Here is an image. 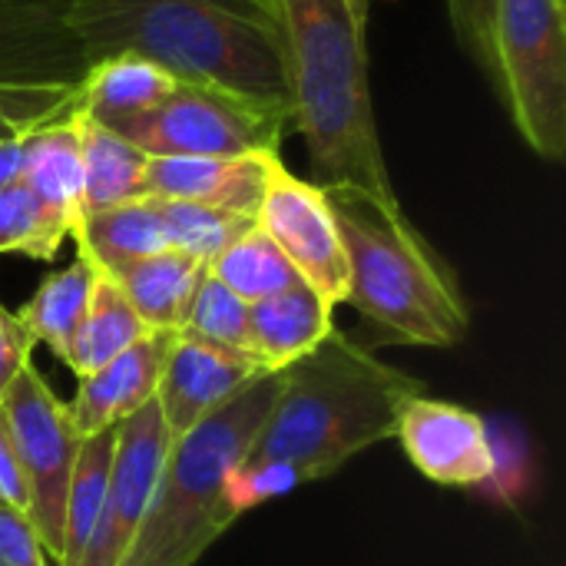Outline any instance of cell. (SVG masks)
<instances>
[{"instance_id":"obj_1","label":"cell","mask_w":566,"mask_h":566,"mask_svg":"<svg viewBox=\"0 0 566 566\" xmlns=\"http://www.w3.org/2000/svg\"><path fill=\"white\" fill-rule=\"evenodd\" d=\"M368 3L272 0L292 126L305 139L312 182L398 199L368 83Z\"/></svg>"},{"instance_id":"obj_2","label":"cell","mask_w":566,"mask_h":566,"mask_svg":"<svg viewBox=\"0 0 566 566\" xmlns=\"http://www.w3.org/2000/svg\"><path fill=\"white\" fill-rule=\"evenodd\" d=\"M63 23L86 63L133 53L176 80L289 109L272 0H66Z\"/></svg>"},{"instance_id":"obj_3","label":"cell","mask_w":566,"mask_h":566,"mask_svg":"<svg viewBox=\"0 0 566 566\" xmlns=\"http://www.w3.org/2000/svg\"><path fill=\"white\" fill-rule=\"evenodd\" d=\"M421 381L378 361L345 332L282 368L279 398L239 464H285L302 484L322 481L355 454L391 441Z\"/></svg>"},{"instance_id":"obj_4","label":"cell","mask_w":566,"mask_h":566,"mask_svg":"<svg viewBox=\"0 0 566 566\" xmlns=\"http://www.w3.org/2000/svg\"><path fill=\"white\" fill-rule=\"evenodd\" d=\"M345 259V302L388 345L451 348L471 328V308L451 265L415 229L398 199L325 189Z\"/></svg>"},{"instance_id":"obj_5","label":"cell","mask_w":566,"mask_h":566,"mask_svg":"<svg viewBox=\"0 0 566 566\" xmlns=\"http://www.w3.org/2000/svg\"><path fill=\"white\" fill-rule=\"evenodd\" d=\"M282 388V371L262 375L249 391L172 441L153 501L119 566H196L239 517L226 481L262 431Z\"/></svg>"},{"instance_id":"obj_6","label":"cell","mask_w":566,"mask_h":566,"mask_svg":"<svg viewBox=\"0 0 566 566\" xmlns=\"http://www.w3.org/2000/svg\"><path fill=\"white\" fill-rule=\"evenodd\" d=\"M494 90L521 139L547 163L566 153L564 0H497Z\"/></svg>"},{"instance_id":"obj_7","label":"cell","mask_w":566,"mask_h":566,"mask_svg":"<svg viewBox=\"0 0 566 566\" xmlns=\"http://www.w3.org/2000/svg\"><path fill=\"white\" fill-rule=\"evenodd\" d=\"M289 126L292 116L282 106L222 86L179 80L156 109L113 133L126 136L146 156H279Z\"/></svg>"},{"instance_id":"obj_8","label":"cell","mask_w":566,"mask_h":566,"mask_svg":"<svg viewBox=\"0 0 566 566\" xmlns=\"http://www.w3.org/2000/svg\"><path fill=\"white\" fill-rule=\"evenodd\" d=\"M0 411L7 418L30 484V524L36 527L46 557L60 564L63 511L83 438L73 428L66 405L50 391L46 378L33 361L20 371V378L0 401Z\"/></svg>"},{"instance_id":"obj_9","label":"cell","mask_w":566,"mask_h":566,"mask_svg":"<svg viewBox=\"0 0 566 566\" xmlns=\"http://www.w3.org/2000/svg\"><path fill=\"white\" fill-rule=\"evenodd\" d=\"M255 226L282 249L302 282H308L328 305L348 295V259L332 202L322 186L295 176L282 159L275 163Z\"/></svg>"},{"instance_id":"obj_10","label":"cell","mask_w":566,"mask_h":566,"mask_svg":"<svg viewBox=\"0 0 566 566\" xmlns=\"http://www.w3.org/2000/svg\"><path fill=\"white\" fill-rule=\"evenodd\" d=\"M172 438L163 424L159 405L149 401L143 411L116 424V451L106 484L99 521L73 566H119L159 484Z\"/></svg>"},{"instance_id":"obj_11","label":"cell","mask_w":566,"mask_h":566,"mask_svg":"<svg viewBox=\"0 0 566 566\" xmlns=\"http://www.w3.org/2000/svg\"><path fill=\"white\" fill-rule=\"evenodd\" d=\"M395 438L401 441L408 461L441 488H478L497 471L494 441L481 415L438 401L411 398L398 418Z\"/></svg>"},{"instance_id":"obj_12","label":"cell","mask_w":566,"mask_h":566,"mask_svg":"<svg viewBox=\"0 0 566 566\" xmlns=\"http://www.w3.org/2000/svg\"><path fill=\"white\" fill-rule=\"evenodd\" d=\"M262 375L269 371L255 358L176 332L156 391V405L169 438L179 441L182 434H189L196 424L249 391Z\"/></svg>"},{"instance_id":"obj_13","label":"cell","mask_w":566,"mask_h":566,"mask_svg":"<svg viewBox=\"0 0 566 566\" xmlns=\"http://www.w3.org/2000/svg\"><path fill=\"white\" fill-rule=\"evenodd\" d=\"M282 156H149L143 196L179 199L255 219L265 182Z\"/></svg>"},{"instance_id":"obj_14","label":"cell","mask_w":566,"mask_h":566,"mask_svg":"<svg viewBox=\"0 0 566 566\" xmlns=\"http://www.w3.org/2000/svg\"><path fill=\"white\" fill-rule=\"evenodd\" d=\"M172 335L176 332H146L123 355L76 378V395L66 411L80 438L113 431L116 424L143 411L149 401H156Z\"/></svg>"},{"instance_id":"obj_15","label":"cell","mask_w":566,"mask_h":566,"mask_svg":"<svg viewBox=\"0 0 566 566\" xmlns=\"http://www.w3.org/2000/svg\"><path fill=\"white\" fill-rule=\"evenodd\" d=\"M328 305L308 282L295 279L289 289L249 305L252 358L265 371H282L335 332Z\"/></svg>"},{"instance_id":"obj_16","label":"cell","mask_w":566,"mask_h":566,"mask_svg":"<svg viewBox=\"0 0 566 566\" xmlns=\"http://www.w3.org/2000/svg\"><path fill=\"white\" fill-rule=\"evenodd\" d=\"M20 182L73 235V229L83 219V159L76 109L70 116H60L23 133Z\"/></svg>"},{"instance_id":"obj_17","label":"cell","mask_w":566,"mask_h":566,"mask_svg":"<svg viewBox=\"0 0 566 566\" xmlns=\"http://www.w3.org/2000/svg\"><path fill=\"white\" fill-rule=\"evenodd\" d=\"M179 80L153 60L116 53L86 63L76 86V109L93 123L116 129L156 109Z\"/></svg>"},{"instance_id":"obj_18","label":"cell","mask_w":566,"mask_h":566,"mask_svg":"<svg viewBox=\"0 0 566 566\" xmlns=\"http://www.w3.org/2000/svg\"><path fill=\"white\" fill-rule=\"evenodd\" d=\"M206 269V262L166 249L103 275L116 282L146 332H179Z\"/></svg>"},{"instance_id":"obj_19","label":"cell","mask_w":566,"mask_h":566,"mask_svg":"<svg viewBox=\"0 0 566 566\" xmlns=\"http://www.w3.org/2000/svg\"><path fill=\"white\" fill-rule=\"evenodd\" d=\"M70 239L80 249L76 255L90 259L99 272H113L136 259L166 252L159 209H156V199H149V196L119 202L113 209L83 212V219Z\"/></svg>"},{"instance_id":"obj_20","label":"cell","mask_w":566,"mask_h":566,"mask_svg":"<svg viewBox=\"0 0 566 566\" xmlns=\"http://www.w3.org/2000/svg\"><path fill=\"white\" fill-rule=\"evenodd\" d=\"M80 113V109H76ZM80 159H83V212L113 209L143 199V176L149 156L126 136L93 123L80 113Z\"/></svg>"},{"instance_id":"obj_21","label":"cell","mask_w":566,"mask_h":566,"mask_svg":"<svg viewBox=\"0 0 566 566\" xmlns=\"http://www.w3.org/2000/svg\"><path fill=\"white\" fill-rule=\"evenodd\" d=\"M99 279V269L76 255L70 265L50 272L36 292L23 302V308L17 312V318L23 322V328L33 335L36 345H46L60 361L66 355V345L90 305V295H93V285Z\"/></svg>"},{"instance_id":"obj_22","label":"cell","mask_w":566,"mask_h":566,"mask_svg":"<svg viewBox=\"0 0 566 566\" xmlns=\"http://www.w3.org/2000/svg\"><path fill=\"white\" fill-rule=\"evenodd\" d=\"M143 335H146V328L136 318V312L129 308V302L123 298V292L116 289V282L99 272L90 305L66 345L63 365L76 378H83V375L103 368L106 361H113L116 355H123Z\"/></svg>"},{"instance_id":"obj_23","label":"cell","mask_w":566,"mask_h":566,"mask_svg":"<svg viewBox=\"0 0 566 566\" xmlns=\"http://www.w3.org/2000/svg\"><path fill=\"white\" fill-rule=\"evenodd\" d=\"M113 451H116V428L90 434L80 444L76 468L70 478L66 511H63V557L56 566H73L80 560L83 547L90 544V534H93L103 501H106Z\"/></svg>"},{"instance_id":"obj_24","label":"cell","mask_w":566,"mask_h":566,"mask_svg":"<svg viewBox=\"0 0 566 566\" xmlns=\"http://www.w3.org/2000/svg\"><path fill=\"white\" fill-rule=\"evenodd\" d=\"M209 272L229 292H235L245 305H255V302L289 289L298 279L292 262L259 226H249L232 245H226L209 262Z\"/></svg>"},{"instance_id":"obj_25","label":"cell","mask_w":566,"mask_h":566,"mask_svg":"<svg viewBox=\"0 0 566 566\" xmlns=\"http://www.w3.org/2000/svg\"><path fill=\"white\" fill-rule=\"evenodd\" d=\"M156 209H159L166 249L192 255L206 265L226 245H232L249 226H255V219L249 216H235V212L196 206V202H179V199H156Z\"/></svg>"},{"instance_id":"obj_26","label":"cell","mask_w":566,"mask_h":566,"mask_svg":"<svg viewBox=\"0 0 566 566\" xmlns=\"http://www.w3.org/2000/svg\"><path fill=\"white\" fill-rule=\"evenodd\" d=\"M70 232L40 206V199L17 179L0 189V255H27L50 262Z\"/></svg>"},{"instance_id":"obj_27","label":"cell","mask_w":566,"mask_h":566,"mask_svg":"<svg viewBox=\"0 0 566 566\" xmlns=\"http://www.w3.org/2000/svg\"><path fill=\"white\" fill-rule=\"evenodd\" d=\"M179 335L239 352L252 358V338H249V305L229 292L209 269L192 295V305L182 318Z\"/></svg>"},{"instance_id":"obj_28","label":"cell","mask_w":566,"mask_h":566,"mask_svg":"<svg viewBox=\"0 0 566 566\" xmlns=\"http://www.w3.org/2000/svg\"><path fill=\"white\" fill-rule=\"evenodd\" d=\"M80 83H43V80H17L0 83V139L20 136L76 109Z\"/></svg>"},{"instance_id":"obj_29","label":"cell","mask_w":566,"mask_h":566,"mask_svg":"<svg viewBox=\"0 0 566 566\" xmlns=\"http://www.w3.org/2000/svg\"><path fill=\"white\" fill-rule=\"evenodd\" d=\"M461 50L494 83V10L497 0H444Z\"/></svg>"},{"instance_id":"obj_30","label":"cell","mask_w":566,"mask_h":566,"mask_svg":"<svg viewBox=\"0 0 566 566\" xmlns=\"http://www.w3.org/2000/svg\"><path fill=\"white\" fill-rule=\"evenodd\" d=\"M0 566H53L30 517L0 504Z\"/></svg>"},{"instance_id":"obj_31","label":"cell","mask_w":566,"mask_h":566,"mask_svg":"<svg viewBox=\"0 0 566 566\" xmlns=\"http://www.w3.org/2000/svg\"><path fill=\"white\" fill-rule=\"evenodd\" d=\"M33 345L36 342L23 328V322L17 318V312H10V308L0 305V401L13 388V381L20 378V371L30 365Z\"/></svg>"},{"instance_id":"obj_32","label":"cell","mask_w":566,"mask_h":566,"mask_svg":"<svg viewBox=\"0 0 566 566\" xmlns=\"http://www.w3.org/2000/svg\"><path fill=\"white\" fill-rule=\"evenodd\" d=\"M0 504L30 517V484H27V474H23V464H20V454L10 438L3 411H0Z\"/></svg>"},{"instance_id":"obj_33","label":"cell","mask_w":566,"mask_h":566,"mask_svg":"<svg viewBox=\"0 0 566 566\" xmlns=\"http://www.w3.org/2000/svg\"><path fill=\"white\" fill-rule=\"evenodd\" d=\"M20 163H23V133L0 139V189L20 179Z\"/></svg>"}]
</instances>
